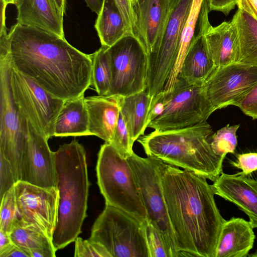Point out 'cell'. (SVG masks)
<instances>
[{"label": "cell", "instance_id": "f35d334b", "mask_svg": "<svg viewBox=\"0 0 257 257\" xmlns=\"http://www.w3.org/2000/svg\"><path fill=\"white\" fill-rule=\"evenodd\" d=\"M209 13L212 11L222 12L225 16L237 5L238 0H204Z\"/></svg>", "mask_w": 257, "mask_h": 257}, {"label": "cell", "instance_id": "e575fe53", "mask_svg": "<svg viewBox=\"0 0 257 257\" xmlns=\"http://www.w3.org/2000/svg\"><path fill=\"white\" fill-rule=\"evenodd\" d=\"M74 242L75 257H111L102 245L89 238L83 239L78 236Z\"/></svg>", "mask_w": 257, "mask_h": 257}, {"label": "cell", "instance_id": "52a82bcc", "mask_svg": "<svg viewBox=\"0 0 257 257\" xmlns=\"http://www.w3.org/2000/svg\"><path fill=\"white\" fill-rule=\"evenodd\" d=\"M147 212V220L156 226L174 257L178 251L164 194L163 176L167 164L152 156L143 158L133 152L127 158Z\"/></svg>", "mask_w": 257, "mask_h": 257}, {"label": "cell", "instance_id": "83f0119b", "mask_svg": "<svg viewBox=\"0 0 257 257\" xmlns=\"http://www.w3.org/2000/svg\"><path fill=\"white\" fill-rule=\"evenodd\" d=\"M10 235L13 242L25 251L29 256V252L31 250L55 249L52 240L42 229L20 219L14 222Z\"/></svg>", "mask_w": 257, "mask_h": 257}, {"label": "cell", "instance_id": "836d02e7", "mask_svg": "<svg viewBox=\"0 0 257 257\" xmlns=\"http://www.w3.org/2000/svg\"><path fill=\"white\" fill-rule=\"evenodd\" d=\"M110 143L125 158L134 152L132 142L126 124L120 111L117 123Z\"/></svg>", "mask_w": 257, "mask_h": 257}, {"label": "cell", "instance_id": "7c38bea8", "mask_svg": "<svg viewBox=\"0 0 257 257\" xmlns=\"http://www.w3.org/2000/svg\"><path fill=\"white\" fill-rule=\"evenodd\" d=\"M111 67L109 95L130 96L145 90L147 85L148 54L135 37L127 35L108 48Z\"/></svg>", "mask_w": 257, "mask_h": 257}, {"label": "cell", "instance_id": "d6986e66", "mask_svg": "<svg viewBox=\"0 0 257 257\" xmlns=\"http://www.w3.org/2000/svg\"><path fill=\"white\" fill-rule=\"evenodd\" d=\"M121 97L98 95L85 97L90 135L110 143L118 119Z\"/></svg>", "mask_w": 257, "mask_h": 257}, {"label": "cell", "instance_id": "b9f144b4", "mask_svg": "<svg viewBox=\"0 0 257 257\" xmlns=\"http://www.w3.org/2000/svg\"><path fill=\"white\" fill-rule=\"evenodd\" d=\"M14 244L10 233L0 229V253L6 251Z\"/></svg>", "mask_w": 257, "mask_h": 257}, {"label": "cell", "instance_id": "bcb514c9", "mask_svg": "<svg viewBox=\"0 0 257 257\" xmlns=\"http://www.w3.org/2000/svg\"><path fill=\"white\" fill-rule=\"evenodd\" d=\"M6 4H14V0H3Z\"/></svg>", "mask_w": 257, "mask_h": 257}, {"label": "cell", "instance_id": "ffe728a7", "mask_svg": "<svg viewBox=\"0 0 257 257\" xmlns=\"http://www.w3.org/2000/svg\"><path fill=\"white\" fill-rule=\"evenodd\" d=\"M216 68L205 37L200 13L198 33L189 48L178 77L190 84L203 86Z\"/></svg>", "mask_w": 257, "mask_h": 257}, {"label": "cell", "instance_id": "4316f807", "mask_svg": "<svg viewBox=\"0 0 257 257\" xmlns=\"http://www.w3.org/2000/svg\"><path fill=\"white\" fill-rule=\"evenodd\" d=\"M203 0H193L186 21L179 47L177 59L171 73L168 78L163 92H172L175 82L179 76L182 64L189 48L196 36V29L199 24L200 16Z\"/></svg>", "mask_w": 257, "mask_h": 257}, {"label": "cell", "instance_id": "30bf717a", "mask_svg": "<svg viewBox=\"0 0 257 257\" xmlns=\"http://www.w3.org/2000/svg\"><path fill=\"white\" fill-rule=\"evenodd\" d=\"M9 63L11 87L16 105L35 130L49 140L54 136L56 119L65 100L50 94Z\"/></svg>", "mask_w": 257, "mask_h": 257}, {"label": "cell", "instance_id": "4fadbf2b", "mask_svg": "<svg viewBox=\"0 0 257 257\" xmlns=\"http://www.w3.org/2000/svg\"><path fill=\"white\" fill-rule=\"evenodd\" d=\"M257 84V66L234 62L216 68L205 82L215 110L238 104Z\"/></svg>", "mask_w": 257, "mask_h": 257}, {"label": "cell", "instance_id": "74e56055", "mask_svg": "<svg viewBox=\"0 0 257 257\" xmlns=\"http://www.w3.org/2000/svg\"><path fill=\"white\" fill-rule=\"evenodd\" d=\"M245 115L257 119V84L246 95L238 106Z\"/></svg>", "mask_w": 257, "mask_h": 257}, {"label": "cell", "instance_id": "44dd1931", "mask_svg": "<svg viewBox=\"0 0 257 257\" xmlns=\"http://www.w3.org/2000/svg\"><path fill=\"white\" fill-rule=\"evenodd\" d=\"M250 221L232 217L223 223L218 237L215 257H245L255 239Z\"/></svg>", "mask_w": 257, "mask_h": 257}, {"label": "cell", "instance_id": "ee69618b", "mask_svg": "<svg viewBox=\"0 0 257 257\" xmlns=\"http://www.w3.org/2000/svg\"><path fill=\"white\" fill-rule=\"evenodd\" d=\"M87 6L92 12L99 14L102 4V0H84Z\"/></svg>", "mask_w": 257, "mask_h": 257}, {"label": "cell", "instance_id": "ac0fdd59", "mask_svg": "<svg viewBox=\"0 0 257 257\" xmlns=\"http://www.w3.org/2000/svg\"><path fill=\"white\" fill-rule=\"evenodd\" d=\"M19 24L65 38L63 17L54 0H14Z\"/></svg>", "mask_w": 257, "mask_h": 257}, {"label": "cell", "instance_id": "f546056e", "mask_svg": "<svg viewBox=\"0 0 257 257\" xmlns=\"http://www.w3.org/2000/svg\"><path fill=\"white\" fill-rule=\"evenodd\" d=\"M114 1L130 35L137 39L147 51L139 0Z\"/></svg>", "mask_w": 257, "mask_h": 257}, {"label": "cell", "instance_id": "d6a6232c", "mask_svg": "<svg viewBox=\"0 0 257 257\" xmlns=\"http://www.w3.org/2000/svg\"><path fill=\"white\" fill-rule=\"evenodd\" d=\"M144 224L150 257H174L158 227L147 220Z\"/></svg>", "mask_w": 257, "mask_h": 257}, {"label": "cell", "instance_id": "ab89813d", "mask_svg": "<svg viewBox=\"0 0 257 257\" xmlns=\"http://www.w3.org/2000/svg\"><path fill=\"white\" fill-rule=\"evenodd\" d=\"M237 6L257 20V0H238Z\"/></svg>", "mask_w": 257, "mask_h": 257}, {"label": "cell", "instance_id": "e0dca14e", "mask_svg": "<svg viewBox=\"0 0 257 257\" xmlns=\"http://www.w3.org/2000/svg\"><path fill=\"white\" fill-rule=\"evenodd\" d=\"M215 195L236 205L257 228V180L238 174L222 173L211 185Z\"/></svg>", "mask_w": 257, "mask_h": 257}, {"label": "cell", "instance_id": "1f68e13d", "mask_svg": "<svg viewBox=\"0 0 257 257\" xmlns=\"http://www.w3.org/2000/svg\"><path fill=\"white\" fill-rule=\"evenodd\" d=\"M0 229L10 233L15 220L20 219L14 186L1 198Z\"/></svg>", "mask_w": 257, "mask_h": 257}, {"label": "cell", "instance_id": "484cf974", "mask_svg": "<svg viewBox=\"0 0 257 257\" xmlns=\"http://www.w3.org/2000/svg\"><path fill=\"white\" fill-rule=\"evenodd\" d=\"M232 20L236 25L238 34L236 62L257 66V20L239 9Z\"/></svg>", "mask_w": 257, "mask_h": 257}, {"label": "cell", "instance_id": "9c48e42d", "mask_svg": "<svg viewBox=\"0 0 257 257\" xmlns=\"http://www.w3.org/2000/svg\"><path fill=\"white\" fill-rule=\"evenodd\" d=\"M164 93V110L148 125L155 131L182 128L206 121L215 110L207 97L204 85L190 84L180 77L177 78L172 92Z\"/></svg>", "mask_w": 257, "mask_h": 257}, {"label": "cell", "instance_id": "f1b7e54d", "mask_svg": "<svg viewBox=\"0 0 257 257\" xmlns=\"http://www.w3.org/2000/svg\"><path fill=\"white\" fill-rule=\"evenodd\" d=\"M108 47L101 46L91 54L92 84L99 95H109L111 84V67Z\"/></svg>", "mask_w": 257, "mask_h": 257}, {"label": "cell", "instance_id": "d4e9b609", "mask_svg": "<svg viewBox=\"0 0 257 257\" xmlns=\"http://www.w3.org/2000/svg\"><path fill=\"white\" fill-rule=\"evenodd\" d=\"M94 27L101 46L108 47L130 35L114 0H102Z\"/></svg>", "mask_w": 257, "mask_h": 257}, {"label": "cell", "instance_id": "8992f818", "mask_svg": "<svg viewBox=\"0 0 257 257\" xmlns=\"http://www.w3.org/2000/svg\"><path fill=\"white\" fill-rule=\"evenodd\" d=\"M145 221L105 204L89 238L102 245L111 257H150Z\"/></svg>", "mask_w": 257, "mask_h": 257}, {"label": "cell", "instance_id": "cb8c5ba5", "mask_svg": "<svg viewBox=\"0 0 257 257\" xmlns=\"http://www.w3.org/2000/svg\"><path fill=\"white\" fill-rule=\"evenodd\" d=\"M152 97L145 90L121 97L120 111L132 142L142 136L149 124L148 117Z\"/></svg>", "mask_w": 257, "mask_h": 257}, {"label": "cell", "instance_id": "7bdbcfd3", "mask_svg": "<svg viewBox=\"0 0 257 257\" xmlns=\"http://www.w3.org/2000/svg\"><path fill=\"white\" fill-rule=\"evenodd\" d=\"M1 1L0 36L8 34L6 26V10L8 5L3 0Z\"/></svg>", "mask_w": 257, "mask_h": 257}, {"label": "cell", "instance_id": "7402d4cb", "mask_svg": "<svg viewBox=\"0 0 257 257\" xmlns=\"http://www.w3.org/2000/svg\"><path fill=\"white\" fill-rule=\"evenodd\" d=\"M139 2L149 55L161 40L168 17L170 0H139Z\"/></svg>", "mask_w": 257, "mask_h": 257}, {"label": "cell", "instance_id": "f6af8a7d", "mask_svg": "<svg viewBox=\"0 0 257 257\" xmlns=\"http://www.w3.org/2000/svg\"><path fill=\"white\" fill-rule=\"evenodd\" d=\"M60 13L64 16L66 10V0H54Z\"/></svg>", "mask_w": 257, "mask_h": 257}, {"label": "cell", "instance_id": "603a6c76", "mask_svg": "<svg viewBox=\"0 0 257 257\" xmlns=\"http://www.w3.org/2000/svg\"><path fill=\"white\" fill-rule=\"evenodd\" d=\"M84 98L83 95L65 100L56 119L54 136L90 135Z\"/></svg>", "mask_w": 257, "mask_h": 257}, {"label": "cell", "instance_id": "5b68a950", "mask_svg": "<svg viewBox=\"0 0 257 257\" xmlns=\"http://www.w3.org/2000/svg\"><path fill=\"white\" fill-rule=\"evenodd\" d=\"M97 184L105 204L119 208L142 221L147 212L127 158L110 143L101 146L96 167Z\"/></svg>", "mask_w": 257, "mask_h": 257}, {"label": "cell", "instance_id": "6da1fadb", "mask_svg": "<svg viewBox=\"0 0 257 257\" xmlns=\"http://www.w3.org/2000/svg\"><path fill=\"white\" fill-rule=\"evenodd\" d=\"M0 50L18 71L59 98L83 96L92 84L91 54L42 29L16 23L0 36Z\"/></svg>", "mask_w": 257, "mask_h": 257}, {"label": "cell", "instance_id": "3957f363", "mask_svg": "<svg viewBox=\"0 0 257 257\" xmlns=\"http://www.w3.org/2000/svg\"><path fill=\"white\" fill-rule=\"evenodd\" d=\"M59 199L58 219L53 236L56 250L75 241L87 216L90 182L86 153L76 140L54 152Z\"/></svg>", "mask_w": 257, "mask_h": 257}, {"label": "cell", "instance_id": "8d00e7d4", "mask_svg": "<svg viewBox=\"0 0 257 257\" xmlns=\"http://www.w3.org/2000/svg\"><path fill=\"white\" fill-rule=\"evenodd\" d=\"M231 164L241 170L238 174L246 176L257 170V152L238 154L236 161Z\"/></svg>", "mask_w": 257, "mask_h": 257}, {"label": "cell", "instance_id": "9a60e30c", "mask_svg": "<svg viewBox=\"0 0 257 257\" xmlns=\"http://www.w3.org/2000/svg\"><path fill=\"white\" fill-rule=\"evenodd\" d=\"M48 141L28 120L21 181L44 188L57 187L54 153L50 150Z\"/></svg>", "mask_w": 257, "mask_h": 257}, {"label": "cell", "instance_id": "277c9868", "mask_svg": "<svg viewBox=\"0 0 257 257\" xmlns=\"http://www.w3.org/2000/svg\"><path fill=\"white\" fill-rule=\"evenodd\" d=\"M213 134L211 125L205 121L182 128L154 131L137 141L147 156L214 181L222 173L224 159L212 149Z\"/></svg>", "mask_w": 257, "mask_h": 257}, {"label": "cell", "instance_id": "60d3db41", "mask_svg": "<svg viewBox=\"0 0 257 257\" xmlns=\"http://www.w3.org/2000/svg\"><path fill=\"white\" fill-rule=\"evenodd\" d=\"M0 257H29L28 254L15 243L4 252L0 253Z\"/></svg>", "mask_w": 257, "mask_h": 257}, {"label": "cell", "instance_id": "7dc6e473", "mask_svg": "<svg viewBox=\"0 0 257 257\" xmlns=\"http://www.w3.org/2000/svg\"><path fill=\"white\" fill-rule=\"evenodd\" d=\"M248 256H255L257 257V250L253 253L251 254H248Z\"/></svg>", "mask_w": 257, "mask_h": 257}, {"label": "cell", "instance_id": "ba28073f", "mask_svg": "<svg viewBox=\"0 0 257 257\" xmlns=\"http://www.w3.org/2000/svg\"><path fill=\"white\" fill-rule=\"evenodd\" d=\"M0 153L10 162L17 182L22 179L28 120L14 101L9 63L3 51H0Z\"/></svg>", "mask_w": 257, "mask_h": 257}, {"label": "cell", "instance_id": "2e32d148", "mask_svg": "<svg viewBox=\"0 0 257 257\" xmlns=\"http://www.w3.org/2000/svg\"><path fill=\"white\" fill-rule=\"evenodd\" d=\"M204 0L201 11V19L209 51L216 68L236 62L238 40L237 28L234 21H224L213 27L208 21Z\"/></svg>", "mask_w": 257, "mask_h": 257}, {"label": "cell", "instance_id": "7a4b0ae2", "mask_svg": "<svg viewBox=\"0 0 257 257\" xmlns=\"http://www.w3.org/2000/svg\"><path fill=\"white\" fill-rule=\"evenodd\" d=\"M207 179L167 164L163 176L165 200L176 246L182 256L215 257L225 221Z\"/></svg>", "mask_w": 257, "mask_h": 257}, {"label": "cell", "instance_id": "5bb4252c", "mask_svg": "<svg viewBox=\"0 0 257 257\" xmlns=\"http://www.w3.org/2000/svg\"><path fill=\"white\" fill-rule=\"evenodd\" d=\"M20 219L42 229L52 240L58 219L57 187L44 188L23 181L14 185Z\"/></svg>", "mask_w": 257, "mask_h": 257}, {"label": "cell", "instance_id": "4dcf8cb0", "mask_svg": "<svg viewBox=\"0 0 257 257\" xmlns=\"http://www.w3.org/2000/svg\"><path fill=\"white\" fill-rule=\"evenodd\" d=\"M239 124L226 126L214 133L211 138V146L214 153L223 159L228 153H234L237 145L236 132Z\"/></svg>", "mask_w": 257, "mask_h": 257}, {"label": "cell", "instance_id": "d590c367", "mask_svg": "<svg viewBox=\"0 0 257 257\" xmlns=\"http://www.w3.org/2000/svg\"><path fill=\"white\" fill-rule=\"evenodd\" d=\"M17 183L10 162L0 153V197Z\"/></svg>", "mask_w": 257, "mask_h": 257}, {"label": "cell", "instance_id": "8fae6325", "mask_svg": "<svg viewBox=\"0 0 257 257\" xmlns=\"http://www.w3.org/2000/svg\"><path fill=\"white\" fill-rule=\"evenodd\" d=\"M193 0H170L168 19L161 40L148 55L146 91L153 97L163 91L175 65L181 35Z\"/></svg>", "mask_w": 257, "mask_h": 257}]
</instances>
